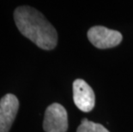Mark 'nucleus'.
<instances>
[{"label": "nucleus", "instance_id": "1", "mask_svg": "<svg viewBox=\"0 0 133 132\" xmlns=\"http://www.w3.org/2000/svg\"><path fill=\"white\" fill-rule=\"evenodd\" d=\"M14 21L20 33L39 48L49 51L57 46V31L39 10L19 6L14 11Z\"/></svg>", "mask_w": 133, "mask_h": 132}, {"label": "nucleus", "instance_id": "2", "mask_svg": "<svg viewBox=\"0 0 133 132\" xmlns=\"http://www.w3.org/2000/svg\"><path fill=\"white\" fill-rule=\"evenodd\" d=\"M68 126L65 108L58 103H53L48 106L44 115L43 130L46 132H66Z\"/></svg>", "mask_w": 133, "mask_h": 132}, {"label": "nucleus", "instance_id": "3", "mask_svg": "<svg viewBox=\"0 0 133 132\" xmlns=\"http://www.w3.org/2000/svg\"><path fill=\"white\" fill-rule=\"evenodd\" d=\"M88 38L94 46L99 49H107L119 45L123 36L118 31L103 26H95L88 31Z\"/></svg>", "mask_w": 133, "mask_h": 132}, {"label": "nucleus", "instance_id": "4", "mask_svg": "<svg viewBox=\"0 0 133 132\" xmlns=\"http://www.w3.org/2000/svg\"><path fill=\"white\" fill-rule=\"evenodd\" d=\"M73 101L79 110L91 112L95 105V95L92 88L83 79H76L73 82Z\"/></svg>", "mask_w": 133, "mask_h": 132}, {"label": "nucleus", "instance_id": "5", "mask_svg": "<svg viewBox=\"0 0 133 132\" xmlns=\"http://www.w3.org/2000/svg\"><path fill=\"white\" fill-rule=\"evenodd\" d=\"M19 109L16 95L7 94L0 100V132H10Z\"/></svg>", "mask_w": 133, "mask_h": 132}, {"label": "nucleus", "instance_id": "6", "mask_svg": "<svg viewBox=\"0 0 133 132\" xmlns=\"http://www.w3.org/2000/svg\"><path fill=\"white\" fill-rule=\"evenodd\" d=\"M76 132H110L102 124L89 121L87 119L82 120L81 124L78 126Z\"/></svg>", "mask_w": 133, "mask_h": 132}]
</instances>
